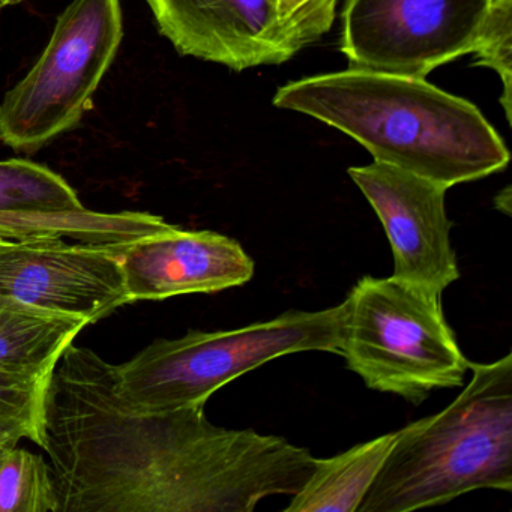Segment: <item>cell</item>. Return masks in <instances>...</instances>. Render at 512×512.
Here are the masks:
<instances>
[{
  "instance_id": "30bf717a",
  "label": "cell",
  "mask_w": 512,
  "mask_h": 512,
  "mask_svg": "<svg viewBox=\"0 0 512 512\" xmlns=\"http://www.w3.org/2000/svg\"><path fill=\"white\" fill-rule=\"evenodd\" d=\"M173 226L146 212L91 211L49 167L28 160L0 161V239L125 247Z\"/></svg>"
},
{
  "instance_id": "d6986e66",
  "label": "cell",
  "mask_w": 512,
  "mask_h": 512,
  "mask_svg": "<svg viewBox=\"0 0 512 512\" xmlns=\"http://www.w3.org/2000/svg\"><path fill=\"white\" fill-rule=\"evenodd\" d=\"M22 2H25V0H0V10L22 4Z\"/></svg>"
},
{
  "instance_id": "e0dca14e",
  "label": "cell",
  "mask_w": 512,
  "mask_h": 512,
  "mask_svg": "<svg viewBox=\"0 0 512 512\" xmlns=\"http://www.w3.org/2000/svg\"><path fill=\"white\" fill-rule=\"evenodd\" d=\"M476 65L493 70L502 80L500 104L511 124L512 110V0H491L478 43L473 49Z\"/></svg>"
},
{
  "instance_id": "9a60e30c",
  "label": "cell",
  "mask_w": 512,
  "mask_h": 512,
  "mask_svg": "<svg viewBox=\"0 0 512 512\" xmlns=\"http://www.w3.org/2000/svg\"><path fill=\"white\" fill-rule=\"evenodd\" d=\"M0 512H59L50 464L43 455L0 449Z\"/></svg>"
},
{
  "instance_id": "2e32d148",
  "label": "cell",
  "mask_w": 512,
  "mask_h": 512,
  "mask_svg": "<svg viewBox=\"0 0 512 512\" xmlns=\"http://www.w3.org/2000/svg\"><path fill=\"white\" fill-rule=\"evenodd\" d=\"M49 380L0 370V449L23 439L41 446Z\"/></svg>"
},
{
  "instance_id": "7a4b0ae2",
  "label": "cell",
  "mask_w": 512,
  "mask_h": 512,
  "mask_svg": "<svg viewBox=\"0 0 512 512\" xmlns=\"http://www.w3.org/2000/svg\"><path fill=\"white\" fill-rule=\"evenodd\" d=\"M272 103L337 128L374 161L446 190L502 172L509 163L505 140L478 107L422 77L349 68L287 83Z\"/></svg>"
},
{
  "instance_id": "5bb4252c",
  "label": "cell",
  "mask_w": 512,
  "mask_h": 512,
  "mask_svg": "<svg viewBox=\"0 0 512 512\" xmlns=\"http://www.w3.org/2000/svg\"><path fill=\"white\" fill-rule=\"evenodd\" d=\"M383 434L332 458L316 460L304 487L293 494L284 512H356L395 442Z\"/></svg>"
},
{
  "instance_id": "52a82bcc",
  "label": "cell",
  "mask_w": 512,
  "mask_h": 512,
  "mask_svg": "<svg viewBox=\"0 0 512 512\" xmlns=\"http://www.w3.org/2000/svg\"><path fill=\"white\" fill-rule=\"evenodd\" d=\"M491 0H344L349 68L425 77L473 53Z\"/></svg>"
},
{
  "instance_id": "4fadbf2b",
  "label": "cell",
  "mask_w": 512,
  "mask_h": 512,
  "mask_svg": "<svg viewBox=\"0 0 512 512\" xmlns=\"http://www.w3.org/2000/svg\"><path fill=\"white\" fill-rule=\"evenodd\" d=\"M88 325L83 317L0 295V370L49 379L62 353Z\"/></svg>"
},
{
  "instance_id": "ba28073f",
  "label": "cell",
  "mask_w": 512,
  "mask_h": 512,
  "mask_svg": "<svg viewBox=\"0 0 512 512\" xmlns=\"http://www.w3.org/2000/svg\"><path fill=\"white\" fill-rule=\"evenodd\" d=\"M122 250L59 239H0V295L97 323L131 302Z\"/></svg>"
},
{
  "instance_id": "6da1fadb",
  "label": "cell",
  "mask_w": 512,
  "mask_h": 512,
  "mask_svg": "<svg viewBox=\"0 0 512 512\" xmlns=\"http://www.w3.org/2000/svg\"><path fill=\"white\" fill-rule=\"evenodd\" d=\"M113 367L73 343L50 376L40 448L59 512H251L298 493L313 473L310 449L218 427L205 406L131 409Z\"/></svg>"
},
{
  "instance_id": "ac0fdd59",
  "label": "cell",
  "mask_w": 512,
  "mask_h": 512,
  "mask_svg": "<svg viewBox=\"0 0 512 512\" xmlns=\"http://www.w3.org/2000/svg\"><path fill=\"white\" fill-rule=\"evenodd\" d=\"M338 0H274L281 23L299 50L328 34L335 19Z\"/></svg>"
},
{
  "instance_id": "8fae6325",
  "label": "cell",
  "mask_w": 512,
  "mask_h": 512,
  "mask_svg": "<svg viewBox=\"0 0 512 512\" xmlns=\"http://www.w3.org/2000/svg\"><path fill=\"white\" fill-rule=\"evenodd\" d=\"M181 55L233 71L280 65L301 52L274 0H146Z\"/></svg>"
},
{
  "instance_id": "5b68a950",
  "label": "cell",
  "mask_w": 512,
  "mask_h": 512,
  "mask_svg": "<svg viewBox=\"0 0 512 512\" xmlns=\"http://www.w3.org/2000/svg\"><path fill=\"white\" fill-rule=\"evenodd\" d=\"M344 304L340 355L367 388L419 406L434 389L463 386L470 362L446 322L442 296L367 275Z\"/></svg>"
},
{
  "instance_id": "9c48e42d",
  "label": "cell",
  "mask_w": 512,
  "mask_h": 512,
  "mask_svg": "<svg viewBox=\"0 0 512 512\" xmlns=\"http://www.w3.org/2000/svg\"><path fill=\"white\" fill-rule=\"evenodd\" d=\"M349 176L382 223L394 256L392 278L442 296L460 278L446 215V188L391 164L350 167Z\"/></svg>"
},
{
  "instance_id": "277c9868",
  "label": "cell",
  "mask_w": 512,
  "mask_h": 512,
  "mask_svg": "<svg viewBox=\"0 0 512 512\" xmlns=\"http://www.w3.org/2000/svg\"><path fill=\"white\" fill-rule=\"evenodd\" d=\"M344 316L346 304L341 302L325 310L287 311L232 331H190L176 340H157L113 367L116 389L140 412L205 406L227 383L281 356L340 355Z\"/></svg>"
},
{
  "instance_id": "3957f363",
  "label": "cell",
  "mask_w": 512,
  "mask_h": 512,
  "mask_svg": "<svg viewBox=\"0 0 512 512\" xmlns=\"http://www.w3.org/2000/svg\"><path fill=\"white\" fill-rule=\"evenodd\" d=\"M464 391L397 431L356 512H410L475 490H512V355L473 364Z\"/></svg>"
},
{
  "instance_id": "7c38bea8",
  "label": "cell",
  "mask_w": 512,
  "mask_h": 512,
  "mask_svg": "<svg viewBox=\"0 0 512 512\" xmlns=\"http://www.w3.org/2000/svg\"><path fill=\"white\" fill-rule=\"evenodd\" d=\"M121 265L131 302L244 286L256 268L236 239L179 226L124 247Z\"/></svg>"
},
{
  "instance_id": "8992f818",
  "label": "cell",
  "mask_w": 512,
  "mask_h": 512,
  "mask_svg": "<svg viewBox=\"0 0 512 512\" xmlns=\"http://www.w3.org/2000/svg\"><path fill=\"white\" fill-rule=\"evenodd\" d=\"M122 37L121 0L71 2L37 64L0 104V140L32 154L76 128Z\"/></svg>"
}]
</instances>
